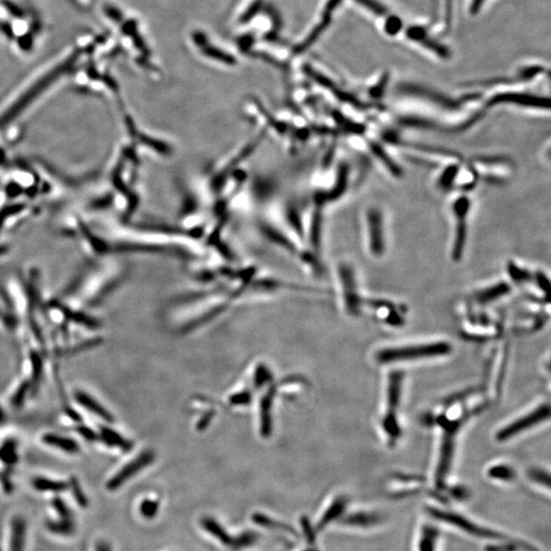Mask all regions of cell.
Listing matches in <instances>:
<instances>
[{
    "label": "cell",
    "mask_w": 551,
    "mask_h": 551,
    "mask_svg": "<svg viewBox=\"0 0 551 551\" xmlns=\"http://www.w3.org/2000/svg\"><path fill=\"white\" fill-rule=\"evenodd\" d=\"M26 542V523L22 517H15L10 525L8 551H24Z\"/></svg>",
    "instance_id": "cell-11"
},
{
    "label": "cell",
    "mask_w": 551,
    "mask_h": 551,
    "mask_svg": "<svg viewBox=\"0 0 551 551\" xmlns=\"http://www.w3.org/2000/svg\"><path fill=\"white\" fill-rule=\"evenodd\" d=\"M347 501L345 497H337L335 501L330 504L329 508L325 510V512H323V515L321 517L320 521H319L318 525H316V532H320V531L323 530L329 524H331L332 522L338 519V517L343 514V512H344L345 508H347Z\"/></svg>",
    "instance_id": "cell-13"
},
{
    "label": "cell",
    "mask_w": 551,
    "mask_h": 551,
    "mask_svg": "<svg viewBox=\"0 0 551 551\" xmlns=\"http://www.w3.org/2000/svg\"><path fill=\"white\" fill-rule=\"evenodd\" d=\"M387 25V31L390 34H394L401 26L400 22L397 19H392L391 21L388 22Z\"/></svg>",
    "instance_id": "cell-34"
},
{
    "label": "cell",
    "mask_w": 551,
    "mask_h": 551,
    "mask_svg": "<svg viewBox=\"0 0 551 551\" xmlns=\"http://www.w3.org/2000/svg\"><path fill=\"white\" fill-rule=\"evenodd\" d=\"M340 1L341 0H329L325 11H323V19L321 20L318 26L312 31L311 34L305 38V41L295 48V53L300 55V53H302L303 51L307 50V48L312 46V44L316 42V40L322 35L323 31H325L327 27L329 26V24L331 23L332 15H333L334 11H335L337 6L340 4Z\"/></svg>",
    "instance_id": "cell-9"
},
{
    "label": "cell",
    "mask_w": 551,
    "mask_h": 551,
    "mask_svg": "<svg viewBox=\"0 0 551 551\" xmlns=\"http://www.w3.org/2000/svg\"><path fill=\"white\" fill-rule=\"evenodd\" d=\"M95 551H111V547L106 542H99V543L96 544Z\"/></svg>",
    "instance_id": "cell-37"
},
{
    "label": "cell",
    "mask_w": 551,
    "mask_h": 551,
    "mask_svg": "<svg viewBox=\"0 0 551 551\" xmlns=\"http://www.w3.org/2000/svg\"><path fill=\"white\" fill-rule=\"evenodd\" d=\"M514 102L522 106H534V108H550V100L526 95H498L493 99V102Z\"/></svg>",
    "instance_id": "cell-14"
},
{
    "label": "cell",
    "mask_w": 551,
    "mask_h": 551,
    "mask_svg": "<svg viewBox=\"0 0 551 551\" xmlns=\"http://www.w3.org/2000/svg\"><path fill=\"white\" fill-rule=\"evenodd\" d=\"M272 379V374L270 370L265 365H258L254 372V385L256 388H260L270 382Z\"/></svg>",
    "instance_id": "cell-25"
},
{
    "label": "cell",
    "mask_w": 551,
    "mask_h": 551,
    "mask_svg": "<svg viewBox=\"0 0 551 551\" xmlns=\"http://www.w3.org/2000/svg\"><path fill=\"white\" fill-rule=\"evenodd\" d=\"M75 399L81 407L86 408L89 412H93L96 416L99 417L100 419H104L108 423H113V417L111 412H108L99 403L92 398L87 393L82 391H78L75 393Z\"/></svg>",
    "instance_id": "cell-12"
},
{
    "label": "cell",
    "mask_w": 551,
    "mask_h": 551,
    "mask_svg": "<svg viewBox=\"0 0 551 551\" xmlns=\"http://www.w3.org/2000/svg\"><path fill=\"white\" fill-rule=\"evenodd\" d=\"M340 276L342 281L343 298L347 311L349 314H356L360 312L361 300L356 291V284L354 283L351 269L348 265H342L340 267Z\"/></svg>",
    "instance_id": "cell-8"
},
{
    "label": "cell",
    "mask_w": 551,
    "mask_h": 551,
    "mask_svg": "<svg viewBox=\"0 0 551 551\" xmlns=\"http://www.w3.org/2000/svg\"><path fill=\"white\" fill-rule=\"evenodd\" d=\"M550 405H539L538 407L535 408L532 412H528L525 416L515 419L514 421L508 424L505 427L501 428L497 433V440L504 442V441H508V439L514 438L517 435L525 432L526 430L531 429V428L538 425L541 421H544L550 418Z\"/></svg>",
    "instance_id": "cell-3"
},
{
    "label": "cell",
    "mask_w": 551,
    "mask_h": 551,
    "mask_svg": "<svg viewBox=\"0 0 551 551\" xmlns=\"http://www.w3.org/2000/svg\"><path fill=\"white\" fill-rule=\"evenodd\" d=\"M68 486L72 489L74 497H75L77 503L85 508L87 505V498L83 491H82L81 486H80L78 480L75 478L71 479Z\"/></svg>",
    "instance_id": "cell-28"
},
{
    "label": "cell",
    "mask_w": 551,
    "mask_h": 551,
    "mask_svg": "<svg viewBox=\"0 0 551 551\" xmlns=\"http://www.w3.org/2000/svg\"><path fill=\"white\" fill-rule=\"evenodd\" d=\"M102 340L100 338L91 339V340L81 343V344L72 348V349H69L68 351L60 352V356H68V354H77V352L84 351V350L90 349V348L97 347V345L102 344Z\"/></svg>",
    "instance_id": "cell-29"
},
{
    "label": "cell",
    "mask_w": 551,
    "mask_h": 551,
    "mask_svg": "<svg viewBox=\"0 0 551 551\" xmlns=\"http://www.w3.org/2000/svg\"><path fill=\"white\" fill-rule=\"evenodd\" d=\"M158 505H160L158 501H155V499H144L140 503V514H141L142 517H146V519H153L158 514Z\"/></svg>",
    "instance_id": "cell-24"
},
{
    "label": "cell",
    "mask_w": 551,
    "mask_h": 551,
    "mask_svg": "<svg viewBox=\"0 0 551 551\" xmlns=\"http://www.w3.org/2000/svg\"><path fill=\"white\" fill-rule=\"evenodd\" d=\"M440 532L432 525H426L421 528L419 534L418 551H437Z\"/></svg>",
    "instance_id": "cell-15"
},
{
    "label": "cell",
    "mask_w": 551,
    "mask_h": 551,
    "mask_svg": "<svg viewBox=\"0 0 551 551\" xmlns=\"http://www.w3.org/2000/svg\"><path fill=\"white\" fill-rule=\"evenodd\" d=\"M33 486L38 491L43 492H62L68 488V484L64 483V482L41 478V477H38V478L33 480Z\"/></svg>",
    "instance_id": "cell-19"
},
{
    "label": "cell",
    "mask_w": 551,
    "mask_h": 551,
    "mask_svg": "<svg viewBox=\"0 0 551 551\" xmlns=\"http://www.w3.org/2000/svg\"><path fill=\"white\" fill-rule=\"evenodd\" d=\"M15 442L13 440H8L0 447V461L6 463V466H13L18 461L17 450H15Z\"/></svg>",
    "instance_id": "cell-21"
},
{
    "label": "cell",
    "mask_w": 551,
    "mask_h": 551,
    "mask_svg": "<svg viewBox=\"0 0 551 551\" xmlns=\"http://www.w3.org/2000/svg\"><path fill=\"white\" fill-rule=\"evenodd\" d=\"M202 50L204 55L211 57V59L218 60V62L228 64H233L235 62V59L232 55H230L229 53H225L221 49L213 48V46H207V44L202 46Z\"/></svg>",
    "instance_id": "cell-22"
},
{
    "label": "cell",
    "mask_w": 551,
    "mask_h": 551,
    "mask_svg": "<svg viewBox=\"0 0 551 551\" xmlns=\"http://www.w3.org/2000/svg\"><path fill=\"white\" fill-rule=\"evenodd\" d=\"M531 479L537 483L541 484L542 486H545L546 488H550V475L544 470H534L530 473Z\"/></svg>",
    "instance_id": "cell-31"
},
{
    "label": "cell",
    "mask_w": 551,
    "mask_h": 551,
    "mask_svg": "<svg viewBox=\"0 0 551 551\" xmlns=\"http://www.w3.org/2000/svg\"><path fill=\"white\" fill-rule=\"evenodd\" d=\"M42 441L48 445L60 448L68 454H77L79 452V445L75 440L67 437L59 436L55 434H46L42 437Z\"/></svg>",
    "instance_id": "cell-17"
},
{
    "label": "cell",
    "mask_w": 551,
    "mask_h": 551,
    "mask_svg": "<svg viewBox=\"0 0 551 551\" xmlns=\"http://www.w3.org/2000/svg\"><path fill=\"white\" fill-rule=\"evenodd\" d=\"M30 388L31 382H29V381H24V382L20 385V387L18 388L15 396H13L12 398V405L13 407H22V405H23L25 399H26L27 394H28L29 389H30Z\"/></svg>",
    "instance_id": "cell-26"
},
{
    "label": "cell",
    "mask_w": 551,
    "mask_h": 551,
    "mask_svg": "<svg viewBox=\"0 0 551 551\" xmlns=\"http://www.w3.org/2000/svg\"><path fill=\"white\" fill-rule=\"evenodd\" d=\"M368 232H369L370 249L375 256H381L384 249L383 218L380 211L371 209L368 211Z\"/></svg>",
    "instance_id": "cell-7"
},
{
    "label": "cell",
    "mask_w": 551,
    "mask_h": 551,
    "mask_svg": "<svg viewBox=\"0 0 551 551\" xmlns=\"http://www.w3.org/2000/svg\"><path fill=\"white\" fill-rule=\"evenodd\" d=\"M489 475L493 479L503 480V481H510L515 477V473L512 472V468L506 467V466L491 468Z\"/></svg>",
    "instance_id": "cell-27"
},
{
    "label": "cell",
    "mask_w": 551,
    "mask_h": 551,
    "mask_svg": "<svg viewBox=\"0 0 551 551\" xmlns=\"http://www.w3.org/2000/svg\"><path fill=\"white\" fill-rule=\"evenodd\" d=\"M60 311L62 312V314H64V316L69 321L84 326L87 329L97 330L102 326L99 321L96 320L95 318H91L87 314H81V312H74L71 309H64V307H60Z\"/></svg>",
    "instance_id": "cell-18"
},
{
    "label": "cell",
    "mask_w": 551,
    "mask_h": 551,
    "mask_svg": "<svg viewBox=\"0 0 551 551\" xmlns=\"http://www.w3.org/2000/svg\"><path fill=\"white\" fill-rule=\"evenodd\" d=\"M379 521L378 517L376 515L367 514V512H358V514H352L345 519V524L349 526H356V527H368V526H372Z\"/></svg>",
    "instance_id": "cell-20"
},
{
    "label": "cell",
    "mask_w": 551,
    "mask_h": 551,
    "mask_svg": "<svg viewBox=\"0 0 551 551\" xmlns=\"http://www.w3.org/2000/svg\"><path fill=\"white\" fill-rule=\"evenodd\" d=\"M4 412H2V410H0V423H2V421H4Z\"/></svg>",
    "instance_id": "cell-38"
},
{
    "label": "cell",
    "mask_w": 551,
    "mask_h": 551,
    "mask_svg": "<svg viewBox=\"0 0 551 551\" xmlns=\"http://www.w3.org/2000/svg\"><path fill=\"white\" fill-rule=\"evenodd\" d=\"M100 436H102L104 442L108 444L109 446L120 447V449L126 452H130L131 448H132L133 444L131 443L130 441L120 436L119 433L116 432L115 430L111 429V428H100Z\"/></svg>",
    "instance_id": "cell-16"
},
{
    "label": "cell",
    "mask_w": 551,
    "mask_h": 551,
    "mask_svg": "<svg viewBox=\"0 0 551 551\" xmlns=\"http://www.w3.org/2000/svg\"><path fill=\"white\" fill-rule=\"evenodd\" d=\"M77 432L83 437L84 439L86 440L90 441V442H93V441L97 440L98 436L97 434L93 430H91L90 428L86 427V426L80 425L77 427Z\"/></svg>",
    "instance_id": "cell-32"
},
{
    "label": "cell",
    "mask_w": 551,
    "mask_h": 551,
    "mask_svg": "<svg viewBox=\"0 0 551 551\" xmlns=\"http://www.w3.org/2000/svg\"><path fill=\"white\" fill-rule=\"evenodd\" d=\"M274 396H275V388L271 387L267 389V393L260 400V434L264 437L270 436L272 432V407H273Z\"/></svg>",
    "instance_id": "cell-10"
},
{
    "label": "cell",
    "mask_w": 551,
    "mask_h": 551,
    "mask_svg": "<svg viewBox=\"0 0 551 551\" xmlns=\"http://www.w3.org/2000/svg\"><path fill=\"white\" fill-rule=\"evenodd\" d=\"M260 4H258V2H256V4H253V6H252L251 10H249V12H247L246 13H244V15H243V22H247L249 21V20H251L252 15H253L254 13L258 12V10H260Z\"/></svg>",
    "instance_id": "cell-35"
},
{
    "label": "cell",
    "mask_w": 551,
    "mask_h": 551,
    "mask_svg": "<svg viewBox=\"0 0 551 551\" xmlns=\"http://www.w3.org/2000/svg\"><path fill=\"white\" fill-rule=\"evenodd\" d=\"M153 461H155V454L153 452L148 450V452H142L135 459L127 463L124 468H120L113 478L109 479L106 487L109 491H115L118 488L122 487L128 480L133 478L144 468L148 467Z\"/></svg>",
    "instance_id": "cell-4"
},
{
    "label": "cell",
    "mask_w": 551,
    "mask_h": 551,
    "mask_svg": "<svg viewBox=\"0 0 551 551\" xmlns=\"http://www.w3.org/2000/svg\"><path fill=\"white\" fill-rule=\"evenodd\" d=\"M66 414H68V416L70 417V418L72 419L73 421H82L81 416H80V414H78V412H76L75 410H73L72 407H67Z\"/></svg>",
    "instance_id": "cell-36"
},
{
    "label": "cell",
    "mask_w": 551,
    "mask_h": 551,
    "mask_svg": "<svg viewBox=\"0 0 551 551\" xmlns=\"http://www.w3.org/2000/svg\"><path fill=\"white\" fill-rule=\"evenodd\" d=\"M428 512L434 519L438 521L444 522L448 525L454 526L463 532L468 533L474 537H479L482 539H490L493 541H512L515 540L512 537L506 536V535L501 534V533L496 532V531L491 530L480 526L475 522L470 521L468 517H463V515L456 514V512H449V510H440V508H428Z\"/></svg>",
    "instance_id": "cell-2"
},
{
    "label": "cell",
    "mask_w": 551,
    "mask_h": 551,
    "mask_svg": "<svg viewBox=\"0 0 551 551\" xmlns=\"http://www.w3.org/2000/svg\"><path fill=\"white\" fill-rule=\"evenodd\" d=\"M251 400V394L249 390H244V391H241L239 393L234 394V396L230 397V403L235 405H249Z\"/></svg>",
    "instance_id": "cell-30"
},
{
    "label": "cell",
    "mask_w": 551,
    "mask_h": 551,
    "mask_svg": "<svg viewBox=\"0 0 551 551\" xmlns=\"http://www.w3.org/2000/svg\"><path fill=\"white\" fill-rule=\"evenodd\" d=\"M356 1L360 2L363 6H367L369 10L378 13V15H382V13L386 12L385 8L381 6L380 4H378V2L375 1V0H356Z\"/></svg>",
    "instance_id": "cell-33"
},
{
    "label": "cell",
    "mask_w": 551,
    "mask_h": 551,
    "mask_svg": "<svg viewBox=\"0 0 551 551\" xmlns=\"http://www.w3.org/2000/svg\"><path fill=\"white\" fill-rule=\"evenodd\" d=\"M450 352L452 347L447 342L423 343L384 348L377 354L376 358L380 363H403L421 358H439L447 356Z\"/></svg>",
    "instance_id": "cell-1"
},
{
    "label": "cell",
    "mask_w": 551,
    "mask_h": 551,
    "mask_svg": "<svg viewBox=\"0 0 551 551\" xmlns=\"http://www.w3.org/2000/svg\"><path fill=\"white\" fill-rule=\"evenodd\" d=\"M400 389H401V376L398 374H393L391 375V379H390V384H389V394H388V398H389V412H387L385 417V421H384V427H385L386 432H388L387 434H389L390 437L392 438H397V436L399 435V429H398V424L396 421V417H394V412L397 410V405L399 403V397H400Z\"/></svg>",
    "instance_id": "cell-6"
},
{
    "label": "cell",
    "mask_w": 551,
    "mask_h": 551,
    "mask_svg": "<svg viewBox=\"0 0 551 551\" xmlns=\"http://www.w3.org/2000/svg\"><path fill=\"white\" fill-rule=\"evenodd\" d=\"M31 365H32V382L31 386H34L36 388L39 385L40 380L42 378V372H43V361H42L41 356L37 352L32 351L30 354Z\"/></svg>",
    "instance_id": "cell-23"
},
{
    "label": "cell",
    "mask_w": 551,
    "mask_h": 551,
    "mask_svg": "<svg viewBox=\"0 0 551 551\" xmlns=\"http://www.w3.org/2000/svg\"><path fill=\"white\" fill-rule=\"evenodd\" d=\"M202 527L207 533L215 537L216 540L225 545L233 546L232 548H242L243 546H249L253 543L254 540L256 538V535L252 533H245V534L240 535L238 537L230 536L229 533L224 530V528L216 522V519L211 517H205L202 519Z\"/></svg>",
    "instance_id": "cell-5"
}]
</instances>
